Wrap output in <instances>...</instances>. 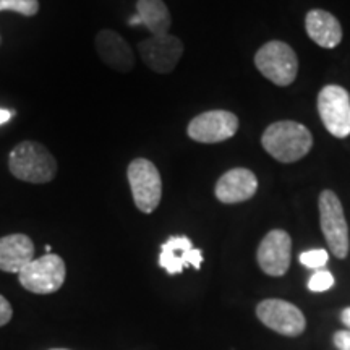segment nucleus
<instances>
[{"mask_svg": "<svg viewBox=\"0 0 350 350\" xmlns=\"http://www.w3.org/2000/svg\"><path fill=\"white\" fill-rule=\"evenodd\" d=\"M261 144L275 161L291 164L308 154L313 146V137L310 130L299 122L281 120L274 122L265 130Z\"/></svg>", "mask_w": 350, "mask_h": 350, "instance_id": "obj_1", "label": "nucleus"}, {"mask_svg": "<svg viewBox=\"0 0 350 350\" xmlns=\"http://www.w3.org/2000/svg\"><path fill=\"white\" fill-rule=\"evenodd\" d=\"M8 169L13 177L28 183L54 180L57 161L46 146L38 142H21L8 156Z\"/></svg>", "mask_w": 350, "mask_h": 350, "instance_id": "obj_2", "label": "nucleus"}, {"mask_svg": "<svg viewBox=\"0 0 350 350\" xmlns=\"http://www.w3.org/2000/svg\"><path fill=\"white\" fill-rule=\"evenodd\" d=\"M255 65L260 73L278 86H288L299 73V59L295 51L282 41H269L258 49Z\"/></svg>", "mask_w": 350, "mask_h": 350, "instance_id": "obj_3", "label": "nucleus"}, {"mask_svg": "<svg viewBox=\"0 0 350 350\" xmlns=\"http://www.w3.org/2000/svg\"><path fill=\"white\" fill-rule=\"evenodd\" d=\"M126 177L137 208L144 214L156 211L163 198V178L150 159L138 157L129 164Z\"/></svg>", "mask_w": 350, "mask_h": 350, "instance_id": "obj_4", "label": "nucleus"}, {"mask_svg": "<svg viewBox=\"0 0 350 350\" xmlns=\"http://www.w3.org/2000/svg\"><path fill=\"white\" fill-rule=\"evenodd\" d=\"M67 278V268L59 255L46 253L41 258H34L18 273V281L26 291L38 295H49L64 286Z\"/></svg>", "mask_w": 350, "mask_h": 350, "instance_id": "obj_5", "label": "nucleus"}, {"mask_svg": "<svg viewBox=\"0 0 350 350\" xmlns=\"http://www.w3.org/2000/svg\"><path fill=\"white\" fill-rule=\"evenodd\" d=\"M319 224L332 255L344 260L349 253V226L344 208L338 195L332 190L319 193Z\"/></svg>", "mask_w": 350, "mask_h": 350, "instance_id": "obj_6", "label": "nucleus"}, {"mask_svg": "<svg viewBox=\"0 0 350 350\" xmlns=\"http://www.w3.org/2000/svg\"><path fill=\"white\" fill-rule=\"evenodd\" d=\"M318 113L326 130L336 138L350 135V94L342 86L327 85L318 94Z\"/></svg>", "mask_w": 350, "mask_h": 350, "instance_id": "obj_7", "label": "nucleus"}, {"mask_svg": "<svg viewBox=\"0 0 350 350\" xmlns=\"http://www.w3.org/2000/svg\"><path fill=\"white\" fill-rule=\"evenodd\" d=\"M256 317L269 329L288 338L300 336L306 326V319L299 306L279 299L262 300L256 306Z\"/></svg>", "mask_w": 350, "mask_h": 350, "instance_id": "obj_8", "label": "nucleus"}, {"mask_svg": "<svg viewBox=\"0 0 350 350\" xmlns=\"http://www.w3.org/2000/svg\"><path fill=\"white\" fill-rule=\"evenodd\" d=\"M239 130V119L229 111H208L196 116L188 124L187 133L198 143H221L234 137Z\"/></svg>", "mask_w": 350, "mask_h": 350, "instance_id": "obj_9", "label": "nucleus"}, {"mask_svg": "<svg viewBox=\"0 0 350 350\" xmlns=\"http://www.w3.org/2000/svg\"><path fill=\"white\" fill-rule=\"evenodd\" d=\"M143 62L156 73H170L183 54V42L172 34L151 36L138 44Z\"/></svg>", "mask_w": 350, "mask_h": 350, "instance_id": "obj_10", "label": "nucleus"}, {"mask_svg": "<svg viewBox=\"0 0 350 350\" xmlns=\"http://www.w3.org/2000/svg\"><path fill=\"white\" fill-rule=\"evenodd\" d=\"M292 255V239L286 230L274 229L265 235L258 247L256 260L268 275L281 278L288 271Z\"/></svg>", "mask_w": 350, "mask_h": 350, "instance_id": "obj_11", "label": "nucleus"}, {"mask_svg": "<svg viewBox=\"0 0 350 350\" xmlns=\"http://www.w3.org/2000/svg\"><path fill=\"white\" fill-rule=\"evenodd\" d=\"M203 262V253L195 248L191 240L185 235H174L161 245L159 266L167 271V274H180L187 266L200 269Z\"/></svg>", "mask_w": 350, "mask_h": 350, "instance_id": "obj_12", "label": "nucleus"}, {"mask_svg": "<svg viewBox=\"0 0 350 350\" xmlns=\"http://www.w3.org/2000/svg\"><path fill=\"white\" fill-rule=\"evenodd\" d=\"M258 190V178L250 169L235 167L219 177L214 188L216 198L224 204L243 203L252 200Z\"/></svg>", "mask_w": 350, "mask_h": 350, "instance_id": "obj_13", "label": "nucleus"}, {"mask_svg": "<svg viewBox=\"0 0 350 350\" xmlns=\"http://www.w3.org/2000/svg\"><path fill=\"white\" fill-rule=\"evenodd\" d=\"M96 52L107 67L120 73H129L135 67V55L130 44L112 29H103L96 36Z\"/></svg>", "mask_w": 350, "mask_h": 350, "instance_id": "obj_14", "label": "nucleus"}, {"mask_svg": "<svg viewBox=\"0 0 350 350\" xmlns=\"http://www.w3.org/2000/svg\"><path fill=\"white\" fill-rule=\"evenodd\" d=\"M305 29L310 39L325 49H334L342 41V28L339 20L321 8H314L306 13Z\"/></svg>", "mask_w": 350, "mask_h": 350, "instance_id": "obj_15", "label": "nucleus"}, {"mask_svg": "<svg viewBox=\"0 0 350 350\" xmlns=\"http://www.w3.org/2000/svg\"><path fill=\"white\" fill-rule=\"evenodd\" d=\"M34 260V243L25 234H12L0 239V271L20 273Z\"/></svg>", "mask_w": 350, "mask_h": 350, "instance_id": "obj_16", "label": "nucleus"}, {"mask_svg": "<svg viewBox=\"0 0 350 350\" xmlns=\"http://www.w3.org/2000/svg\"><path fill=\"white\" fill-rule=\"evenodd\" d=\"M129 25H143L152 36H163L169 33L172 18L164 0H138L137 13L129 20Z\"/></svg>", "mask_w": 350, "mask_h": 350, "instance_id": "obj_17", "label": "nucleus"}, {"mask_svg": "<svg viewBox=\"0 0 350 350\" xmlns=\"http://www.w3.org/2000/svg\"><path fill=\"white\" fill-rule=\"evenodd\" d=\"M16 12L25 16H34L39 12L38 0H0V12Z\"/></svg>", "mask_w": 350, "mask_h": 350, "instance_id": "obj_18", "label": "nucleus"}, {"mask_svg": "<svg viewBox=\"0 0 350 350\" xmlns=\"http://www.w3.org/2000/svg\"><path fill=\"white\" fill-rule=\"evenodd\" d=\"M299 260L301 265L305 266V268L321 269V268H325L327 260H329V255H327V252L323 250V248H317V250L304 252L299 256Z\"/></svg>", "mask_w": 350, "mask_h": 350, "instance_id": "obj_19", "label": "nucleus"}, {"mask_svg": "<svg viewBox=\"0 0 350 350\" xmlns=\"http://www.w3.org/2000/svg\"><path fill=\"white\" fill-rule=\"evenodd\" d=\"M334 286V275L326 269H318L308 281V288L312 292H326Z\"/></svg>", "mask_w": 350, "mask_h": 350, "instance_id": "obj_20", "label": "nucleus"}, {"mask_svg": "<svg viewBox=\"0 0 350 350\" xmlns=\"http://www.w3.org/2000/svg\"><path fill=\"white\" fill-rule=\"evenodd\" d=\"M13 317V310L10 301H8L5 297L0 295V327L5 326L7 323H10Z\"/></svg>", "mask_w": 350, "mask_h": 350, "instance_id": "obj_21", "label": "nucleus"}, {"mask_svg": "<svg viewBox=\"0 0 350 350\" xmlns=\"http://www.w3.org/2000/svg\"><path fill=\"white\" fill-rule=\"evenodd\" d=\"M334 344L339 350H350V331H338L334 334Z\"/></svg>", "mask_w": 350, "mask_h": 350, "instance_id": "obj_22", "label": "nucleus"}, {"mask_svg": "<svg viewBox=\"0 0 350 350\" xmlns=\"http://www.w3.org/2000/svg\"><path fill=\"white\" fill-rule=\"evenodd\" d=\"M13 116H15V112H13V111H5V109H0V125L7 124V122L10 120Z\"/></svg>", "mask_w": 350, "mask_h": 350, "instance_id": "obj_23", "label": "nucleus"}, {"mask_svg": "<svg viewBox=\"0 0 350 350\" xmlns=\"http://www.w3.org/2000/svg\"><path fill=\"white\" fill-rule=\"evenodd\" d=\"M340 321H342L350 331V306H347V308L342 310V313H340Z\"/></svg>", "mask_w": 350, "mask_h": 350, "instance_id": "obj_24", "label": "nucleus"}, {"mask_svg": "<svg viewBox=\"0 0 350 350\" xmlns=\"http://www.w3.org/2000/svg\"><path fill=\"white\" fill-rule=\"evenodd\" d=\"M51 350H68V349H51Z\"/></svg>", "mask_w": 350, "mask_h": 350, "instance_id": "obj_25", "label": "nucleus"}]
</instances>
